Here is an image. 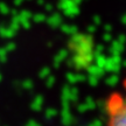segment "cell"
I'll return each mask as SVG.
<instances>
[{"label":"cell","instance_id":"1","mask_svg":"<svg viewBox=\"0 0 126 126\" xmlns=\"http://www.w3.org/2000/svg\"><path fill=\"white\" fill-rule=\"evenodd\" d=\"M106 126H126V78L105 100Z\"/></svg>","mask_w":126,"mask_h":126}]
</instances>
